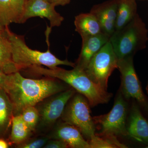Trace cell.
<instances>
[{"label": "cell", "instance_id": "6da1fadb", "mask_svg": "<svg viewBox=\"0 0 148 148\" xmlns=\"http://www.w3.org/2000/svg\"><path fill=\"white\" fill-rule=\"evenodd\" d=\"M26 78L19 71L8 75L6 92L12 103L14 116L20 114L24 109L35 106L51 96L66 90L65 86L54 78Z\"/></svg>", "mask_w": 148, "mask_h": 148}, {"label": "cell", "instance_id": "7a4b0ae2", "mask_svg": "<svg viewBox=\"0 0 148 148\" xmlns=\"http://www.w3.org/2000/svg\"><path fill=\"white\" fill-rule=\"evenodd\" d=\"M30 70L37 75L64 82L84 96L91 107L108 103L112 96V93L93 82L84 71L76 67L72 70H67L58 67L50 69L41 66H33Z\"/></svg>", "mask_w": 148, "mask_h": 148}, {"label": "cell", "instance_id": "3957f363", "mask_svg": "<svg viewBox=\"0 0 148 148\" xmlns=\"http://www.w3.org/2000/svg\"><path fill=\"white\" fill-rule=\"evenodd\" d=\"M5 31L10 42L12 60L19 71L33 66H44L50 69L60 65L73 68L75 66V63L67 59L62 60L57 58L51 52L49 47L45 52L32 49L25 42L24 36L12 32L9 26L5 28Z\"/></svg>", "mask_w": 148, "mask_h": 148}, {"label": "cell", "instance_id": "277c9868", "mask_svg": "<svg viewBox=\"0 0 148 148\" xmlns=\"http://www.w3.org/2000/svg\"><path fill=\"white\" fill-rule=\"evenodd\" d=\"M148 32L138 14L127 25L115 31L110 41L118 59L134 56L138 51L146 48Z\"/></svg>", "mask_w": 148, "mask_h": 148}, {"label": "cell", "instance_id": "5b68a950", "mask_svg": "<svg viewBox=\"0 0 148 148\" xmlns=\"http://www.w3.org/2000/svg\"><path fill=\"white\" fill-rule=\"evenodd\" d=\"M127 107V103L120 91L108 113L92 117L95 135L118 143H120L118 136H128L126 128Z\"/></svg>", "mask_w": 148, "mask_h": 148}, {"label": "cell", "instance_id": "8992f818", "mask_svg": "<svg viewBox=\"0 0 148 148\" xmlns=\"http://www.w3.org/2000/svg\"><path fill=\"white\" fill-rule=\"evenodd\" d=\"M89 103L82 94H75L64 109L61 119L77 127L88 142L96 136L95 124L90 115Z\"/></svg>", "mask_w": 148, "mask_h": 148}, {"label": "cell", "instance_id": "52a82bcc", "mask_svg": "<svg viewBox=\"0 0 148 148\" xmlns=\"http://www.w3.org/2000/svg\"><path fill=\"white\" fill-rule=\"evenodd\" d=\"M118 60L109 40L92 57L84 71L93 82L107 90L109 77L117 69Z\"/></svg>", "mask_w": 148, "mask_h": 148}, {"label": "cell", "instance_id": "ba28073f", "mask_svg": "<svg viewBox=\"0 0 148 148\" xmlns=\"http://www.w3.org/2000/svg\"><path fill=\"white\" fill-rule=\"evenodd\" d=\"M133 56L118 59L117 69L121 77V92L125 99L132 98L148 111V99L143 92L134 67Z\"/></svg>", "mask_w": 148, "mask_h": 148}, {"label": "cell", "instance_id": "9c48e42d", "mask_svg": "<svg viewBox=\"0 0 148 148\" xmlns=\"http://www.w3.org/2000/svg\"><path fill=\"white\" fill-rule=\"evenodd\" d=\"M71 88L56 94V95L44 103L38 109L42 126L49 127L54 124L61 116L67 103L75 93Z\"/></svg>", "mask_w": 148, "mask_h": 148}, {"label": "cell", "instance_id": "30bf717a", "mask_svg": "<svg viewBox=\"0 0 148 148\" xmlns=\"http://www.w3.org/2000/svg\"><path fill=\"white\" fill-rule=\"evenodd\" d=\"M56 6L48 0H27L22 24L31 18L40 17L47 18L50 28L61 26L64 18L55 10Z\"/></svg>", "mask_w": 148, "mask_h": 148}, {"label": "cell", "instance_id": "8fae6325", "mask_svg": "<svg viewBox=\"0 0 148 148\" xmlns=\"http://www.w3.org/2000/svg\"><path fill=\"white\" fill-rule=\"evenodd\" d=\"M81 50L75 63V67L85 71L92 57L110 40V36L102 33L99 34L81 37Z\"/></svg>", "mask_w": 148, "mask_h": 148}, {"label": "cell", "instance_id": "7c38bea8", "mask_svg": "<svg viewBox=\"0 0 148 148\" xmlns=\"http://www.w3.org/2000/svg\"><path fill=\"white\" fill-rule=\"evenodd\" d=\"M118 0H108L93 5L90 12L97 18L102 32L111 36L115 30Z\"/></svg>", "mask_w": 148, "mask_h": 148}, {"label": "cell", "instance_id": "4fadbf2b", "mask_svg": "<svg viewBox=\"0 0 148 148\" xmlns=\"http://www.w3.org/2000/svg\"><path fill=\"white\" fill-rule=\"evenodd\" d=\"M126 128L128 136L146 144L148 147V121L142 114L135 101L132 103L127 119Z\"/></svg>", "mask_w": 148, "mask_h": 148}, {"label": "cell", "instance_id": "5bb4252c", "mask_svg": "<svg viewBox=\"0 0 148 148\" xmlns=\"http://www.w3.org/2000/svg\"><path fill=\"white\" fill-rule=\"evenodd\" d=\"M27 0H0V29L12 23L22 24Z\"/></svg>", "mask_w": 148, "mask_h": 148}, {"label": "cell", "instance_id": "9a60e30c", "mask_svg": "<svg viewBox=\"0 0 148 148\" xmlns=\"http://www.w3.org/2000/svg\"><path fill=\"white\" fill-rule=\"evenodd\" d=\"M53 136L54 139L64 141L69 147L90 148L89 143L84 139L79 130L66 123H61L56 127Z\"/></svg>", "mask_w": 148, "mask_h": 148}, {"label": "cell", "instance_id": "2e32d148", "mask_svg": "<svg viewBox=\"0 0 148 148\" xmlns=\"http://www.w3.org/2000/svg\"><path fill=\"white\" fill-rule=\"evenodd\" d=\"M74 24L76 32L81 37L95 36L103 33L98 19L90 12L78 14L75 17Z\"/></svg>", "mask_w": 148, "mask_h": 148}, {"label": "cell", "instance_id": "e0dca14e", "mask_svg": "<svg viewBox=\"0 0 148 148\" xmlns=\"http://www.w3.org/2000/svg\"><path fill=\"white\" fill-rule=\"evenodd\" d=\"M13 116V106L10 98L5 90L0 88V138L6 135Z\"/></svg>", "mask_w": 148, "mask_h": 148}, {"label": "cell", "instance_id": "ac0fdd59", "mask_svg": "<svg viewBox=\"0 0 148 148\" xmlns=\"http://www.w3.org/2000/svg\"><path fill=\"white\" fill-rule=\"evenodd\" d=\"M0 70L8 75L19 71L12 60L10 42L5 29L0 34Z\"/></svg>", "mask_w": 148, "mask_h": 148}, {"label": "cell", "instance_id": "d6986e66", "mask_svg": "<svg viewBox=\"0 0 148 148\" xmlns=\"http://www.w3.org/2000/svg\"><path fill=\"white\" fill-rule=\"evenodd\" d=\"M137 14L136 0H118L115 31L127 25Z\"/></svg>", "mask_w": 148, "mask_h": 148}, {"label": "cell", "instance_id": "ffe728a7", "mask_svg": "<svg viewBox=\"0 0 148 148\" xmlns=\"http://www.w3.org/2000/svg\"><path fill=\"white\" fill-rule=\"evenodd\" d=\"M32 132L21 114L14 116L9 141L10 144L20 145L29 138Z\"/></svg>", "mask_w": 148, "mask_h": 148}, {"label": "cell", "instance_id": "44dd1931", "mask_svg": "<svg viewBox=\"0 0 148 148\" xmlns=\"http://www.w3.org/2000/svg\"><path fill=\"white\" fill-rule=\"evenodd\" d=\"M20 114L31 130H34L40 119L38 109L35 106H29L24 109Z\"/></svg>", "mask_w": 148, "mask_h": 148}, {"label": "cell", "instance_id": "7402d4cb", "mask_svg": "<svg viewBox=\"0 0 148 148\" xmlns=\"http://www.w3.org/2000/svg\"><path fill=\"white\" fill-rule=\"evenodd\" d=\"M90 148H123L127 146L121 143H118L96 136L88 142Z\"/></svg>", "mask_w": 148, "mask_h": 148}, {"label": "cell", "instance_id": "603a6c76", "mask_svg": "<svg viewBox=\"0 0 148 148\" xmlns=\"http://www.w3.org/2000/svg\"><path fill=\"white\" fill-rule=\"evenodd\" d=\"M49 140L48 138H42L32 140L29 142L18 145L17 147L21 148H40L43 147Z\"/></svg>", "mask_w": 148, "mask_h": 148}, {"label": "cell", "instance_id": "cb8c5ba5", "mask_svg": "<svg viewBox=\"0 0 148 148\" xmlns=\"http://www.w3.org/2000/svg\"><path fill=\"white\" fill-rule=\"evenodd\" d=\"M69 147L68 144L63 140L59 139L48 140L44 148H66Z\"/></svg>", "mask_w": 148, "mask_h": 148}, {"label": "cell", "instance_id": "d4e9b609", "mask_svg": "<svg viewBox=\"0 0 148 148\" xmlns=\"http://www.w3.org/2000/svg\"><path fill=\"white\" fill-rule=\"evenodd\" d=\"M8 75L6 74L0 70V88L6 90L7 85Z\"/></svg>", "mask_w": 148, "mask_h": 148}, {"label": "cell", "instance_id": "484cf974", "mask_svg": "<svg viewBox=\"0 0 148 148\" xmlns=\"http://www.w3.org/2000/svg\"><path fill=\"white\" fill-rule=\"evenodd\" d=\"M56 6L67 5L70 3L71 0H48Z\"/></svg>", "mask_w": 148, "mask_h": 148}, {"label": "cell", "instance_id": "4316f807", "mask_svg": "<svg viewBox=\"0 0 148 148\" xmlns=\"http://www.w3.org/2000/svg\"><path fill=\"white\" fill-rule=\"evenodd\" d=\"M9 147V143L3 138H0V148H8Z\"/></svg>", "mask_w": 148, "mask_h": 148}, {"label": "cell", "instance_id": "83f0119b", "mask_svg": "<svg viewBox=\"0 0 148 148\" xmlns=\"http://www.w3.org/2000/svg\"><path fill=\"white\" fill-rule=\"evenodd\" d=\"M146 90H147V93L148 95V82L147 84V87H146Z\"/></svg>", "mask_w": 148, "mask_h": 148}, {"label": "cell", "instance_id": "f1b7e54d", "mask_svg": "<svg viewBox=\"0 0 148 148\" xmlns=\"http://www.w3.org/2000/svg\"><path fill=\"white\" fill-rule=\"evenodd\" d=\"M4 30H1V29H0V34L2 33L3 32H4Z\"/></svg>", "mask_w": 148, "mask_h": 148}]
</instances>
